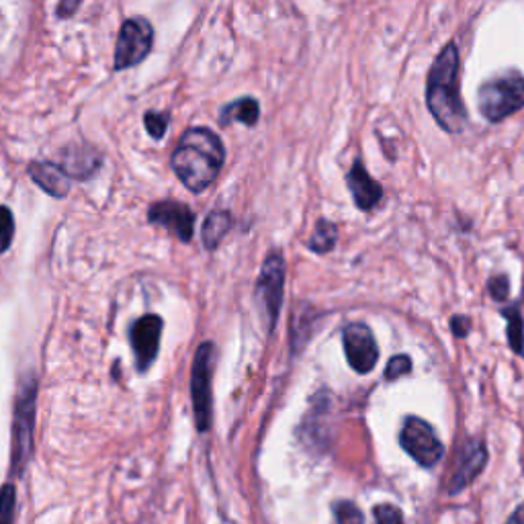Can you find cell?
Segmentation results:
<instances>
[{"label":"cell","instance_id":"obj_1","mask_svg":"<svg viewBox=\"0 0 524 524\" xmlns=\"http://www.w3.org/2000/svg\"><path fill=\"white\" fill-rule=\"evenodd\" d=\"M459 48L455 41L436 56L426 82V107L447 134H461L467 125V109L459 89Z\"/></svg>","mask_w":524,"mask_h":524},{"label":"cell","instance_id":"obj_2","mask_svg":"<svg viewBox=\"0 0 524 524\" xmlns=\"http://www.w3.org/2000/svg\"><path fill=\"white\" fill-rule=\"evenodd\" d=\"M224 144L211 129L191 127L179 140L170 164L187 189L199 193L207 189L224 166Z\"/></svg>","mask_w":524,"mask_h":524},{"label":"cell","instance_id":"obj_3","mask_svg":"<svg viewBox=\"0 0 524 524\" xmlns=\"http://www.w3.org/2000/svg\"><path fill=\"white\" fill-rule=\"evenodd\" d=\"M477 107L490 123H500L524 107V76L504 72L479 86Z\"/></svg>","mask_w":524,"mask_h":524},{"label":"cell","instance_id":"obj_4","mask_svg":"<svg viewBox=\"0 0 524 524\" xmlns=\"http://www.w3.org/2000/svg\"><path fill=\"white\" fill-rule=\"evenodd\" d=\"M285 289V260L281 252H271L262 265L258 283H256V303L265 316V326L269 330L275 328Z\"/></svg>","mask_w":524,"mask_h":524},{"label":"cell","instance_id":"obj_5","mask_svg":"<svg viewBox=\"0 0 524 524\" xmlns=\"http://www.w3.org/2000/svg\"><path fill=\"white\" fill-rule=\"evenodd\" d=\"M213 357L215 348L211 342H203L197 348L191 371V398L195 422L201 432L211 426V373H213Z\"/></svg>","mask_w":524,"mask_h":524},{"label":"cell","instance_id":"obj_6","mask_svg":"<svg viewBox=\"0 0 524 524\" xmlns=\"http://www.w3.org/2000/svg\"><path fill=\"white\" fill-rule=\"evenodd\" d=\"M400 445L422 467H434L445 455V447L439 436H436L434 428L418 416H410L404 422V428L400 432Z\"/></svg>","mask_w":524,"mask_h":524},{"label":"cell","instance_id":"obj_7","mask_svg":"<svg viewBox=\"0 0 524 524\" xmlns=\"http://www.w3.org/2000/svg\"><path fill=\"white\" fill-rule=\"evenodd\" d=\"M35 391L37 383L29 375L23 379V385L17 396L15 406V426H13V467L15 471L27 463L31 453V434H33V416H35Z\"/></svg>","mask_w":524,"mask_h":524},{"label":"cell","instance_id":"obj_8","mask_svg":"<svg viewBox=\"0 0 524 524\" xmlns=\"http://www.w3.org/2000/svg\"><path fill=\"white\" fill-rule=\"evenodd\" d=\"M154 29L146 19H129L123 23L115 46V70L140 64L152 50Z\"/></svg>","mask_w":524,"mask_h":524},{"label":"cell","instance_id":"obj_9","mask_svg":"<svg viewBox=\"0 0 524 524\" xmlns=\"http://www.w3.org/2000/svg\"><path fill=\"white\" fill-rule=\"evenodd\" d=\"M342 342H344V355L348 365H351L359 375H367L375 369L379 359V348L367 324L361 322L348 324L342 330Z\"/></svg>","mask_w":524,"mask_h":524},{"label":"cell","instance_id":"obj_10","mask_svg":"<svg viewBox=\"0 0 524 524\" xmlns=\"http://www.w3.org/2000/svg\"><path fill=\"white\" fill-rule=\"evenodd\" d=\"M148 220L156 226L170 230L181 242H189L193 238L195 213L177 201H160L150 207Z\"/></svg>","mask_w":524,"mask_h":524},{"label":"cell","instance_id":"obj_11","mask_svg":"<svg viewBox=\"0 0 524 524\" xmlns=\"http://www.w3.org/2000/svg\"><path fill=\"white\" fill-rule=\"evenodd\" d=\"M160 336H162V320L158 316H144L134 324V328H131L129 338H131V346H134L138 371H148L156 361Z\"/></svg>","mask_w":524,"mask_h":524},{"label":"cell","instance_id":"obj_12","mask_svg":"<svg viewBox=\"0 0 524 524\" xmlns=\"http://www.w3.org/2000/svg\"><path fill=\"white\" fill-rule=\"evenodd\" d=\"M488 463V449L482 441H467L457 457V465L449 479V494L465 490L473 479L484 471Z\"/></svg>","mask_w":524,"mask_h":524},{"label":"cell","instance_id":"obj_13","mask_svg":"<svg viewBox=\"0 0 524 524\" xmlns=\"http://www.w3.org/2000/svg\"><path fill=\"white\" fill-rule=\"evenodd\" d=\"M346 185L351 191L355 203L363 211L375 209L383 199V187L371 177L369 170L361 160H355L353 168L346 174Z\"/></svg>","mask_w":524,"mask_h":524},{"label":"cell","instance_id":"obj_14","mask_svg":"<svg viewBox=\"0 0 524 524\" xmlns=\"http://www.w3.org/2000/svg\"><path fill=\"white\" fill-rule=\"evenodd\" d=\"M31 179L52 197H66L70 191V177L68 174L52 162H35L29 166Z\"/></svg>","mask_w":524,"mask_h":524},{"label":"cell","instance_id":"obj_15","mask_svg":"<svg viewBox=\"0 0 524 524\" xmlns=\"http://www.w3.org/2000/svg\"><path fill=\"white\" fill-rule=\"evenodd\" d=\"M99 166H101V158L93 150H82V148H68L64 152V162L60 164V168L68 174V177H76V179H89Z\"/></svg>","mask_w":524,"mask_h":524},{"label":"cell","instance_id":"obj_16","mask_svg":"<svg viewBox=\"0 0 524 524\" xmlns=\"http://www.w3.org/2000/svg\"><path fill=\"white\" fill-rule=\"evenodd\" d=\"M232 226V217L228 211H211L203 224V244L207 250H215L220 246L222 238L228 234Z\"/></svg>","mask_w":524,"mask_h":524},{"label":"cell","instance_id":"obj_17","mask_svg":"<svg viewBox=\"0 0 524 524\" xmlns=\"http://www.w3.org/2000/svg\"><path fill=\"white\" fill-rule=\"evenodd\" d=\"M258 115H260L258 101L252 99V97H244V99H238V101L224 107V111L220 115V123L230 125L232 121H240L244 125H254L258 121Z\"/></svg>","mask_w":524,"mask_h":524},{"label":"cell","instance_id":"obj_18","mask_svg":"<svg viewBox=\"0 0 524 524\" xmlns=\"http://www.w3.org/2000/svg\"><path fill=\"white\" fill-rule=\"evenodd\" d=\"M500 314L508 320L506 336H508L510 348L516 355H524V322H522L518 305H512V308H504Z\"/></svg>","mask_w":524,"mask_h":524},{"label":"cell","instance_id":"obj_19","mask_svg":"<svg viewBox=\"0 0 524 524\" xmlns=\"http://www.w3.org/2000/svg\"><path fill=\"white\" fill-rule=\"evenodd\" d=\"M336 240H338V228L328 220H320L310 238V248L318 254H326L336 246Z\"/></svg>","mask_w":524,"mask_h":524},{"label":"cell","instance_id":"obj_20","mask_svg":"<svg viewBox=\"0 0 524 524\" xmlns=\"http://www.w3.org/2000/svg\"><path fill=\"white\" fill-rule=\"evenodd\" d=\"M15 500H17V492L13 484H5L0 488V524H13Z\"/></svg>","mask_w":524,"mask_h":524},{"label":"cell","instance_id":"obj_21","mask_svg":"<svg viewBox=\"0 0 524 524\" xmlns=\"http://www.w3.org/2000/svg\"><path fill=\"white\" fill-rule=\"evenodd\" d=\"M15 236V220L9 207L0 205V252L9 250Z\"/></svg>","mask_w":524,"mask_h":524},{"label":"cell","instance_id":"obj_22","mask_svg":"<svg viewBox=\"0 0 524 524\" xmlns=\"http://www.w3.org/2000/svg\"><path fill=\"white\" fill-rule=\"evenodd\" d=\"M336 522L338 524H363V512L353 502H340L334 506Z\"/></svg>","mask_w":524,"mask_h":524},{"label":"cell","instance_id":"obj_23","mask_svg":"<svg viewBox=\"0 0 524 524\" xmlns=\"http://www.w3.org/2000/svg\"><path fill=\"white\" fill-rule=\"evenodd\" d=\"M144 123H146V129L148 134L156 140L164 138L166 134V127L170 123V115L168 113H156V111H148L146 117H144Z\"/></svg>","mask_w":524,"mask_h":524},{"label":"cell","instance_id":"obj_24","mask_svg":"<svg viewBox=\"0 0 524 524\" xmlns=\"http://www.w3.org/2000/svg\"><path fill=\"white\" fill-rule=\"evenodd\" d=\"M412 371V359L408 355H398V357H391L387 367H385V379L387 381H396L400 377H404L406 373Z\"/></svg>","mask_w":524,"mask_h":524},{"label":"cell","instance_id":"obj_25","mask_svg":"<svg viewBox=\"0 0 524 524\" xmlns=\"http://www.w3.org/2000/svg\"><path fill=\"white\" fill-rule=\"evenodd\" d=\"M373 512H375L377 524H404L402 512L391 504H379V506H375Z\"/></svg>","mask_w":524,"mask_h":524},{"label":"cell","instance_id":"obj_26","mask_svg":"<svg viewBox=\"0 0 524 524\" xmlns=\"http://www.w3.org/2000/svg\"><path fill=\"white\" fill-rule=\"evenodd\" d=\"M488 289H490V295H492L496 301H506L508 295H510V281H508L506 275L492 277L490 283H488Z\"/></svg>","mask_w":524,"mask_h":524},{"label":"cell","instance_id":"obj_27","mask_svg":"<svg viewBox=\"0 0 524 524\" xmlns=\"http://www.w3.org/2000/svg\"><path fill=\"white\" fill-rule=\"evenodd\" d=\"M451 328L457 338H465L471 330V320L467 316H453L451 318Z\"/></svg>","mask_w":524,"mask_h":524},{"label":"cell","instance_id":"obj_28","mask_svg":"<svg viewBox=\"0 0 524 524\" xmlns=\"http://www.w3.org/2000/svg\"><path fill=\"white\" fill-rule=\"evenodd\" d=\"M506 524H524V504H520V506L512 512V516L508 518Z\"/></svg>","mask_w":524,"mask_h":524},{"label":"cell","instance_id":"obj_29","mask_svg":"<svg viewBox=\"0 0 524 524\" xmlns=\"http://www.w3.org/2000/svg\"><path fill=\"white\" fill-rule=\"evenodd\" d=\"M76 9H78V5H74V3L66 5V3H64V5H60V7H58V13H60L62 17H68L66 13H72V11H76Z\"/></svg>","mask_w":524,"mask_h":524}]
</instances>
